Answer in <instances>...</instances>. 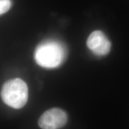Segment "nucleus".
<instances>
[{
	"mask_svg": "<svg viewBox=\"0 0 129 129\" xmlns=\"http://www.w3.org/2000/svg\"><path fill=\"white\" fill-rule=\"evenodd\" d=\"M12 6L10 0H0V16L9 11Z\"/></svg>",
	"mask_w": 129,
	"mask_h": 129,
	"instance_id": "nucleus-5",
	"label": "nucleus"
},
{
	"mask_svg": "<svg viewBox=\"0 0 129 129\" xmlns=\"http://www.w3.org/2000/svg\"><path fill=\"white\" fill-rule=\"evenodd\" d=\"M67 121L65 111L54 108L43 113L38 120V125L43 129H59L67 124Z\"/></svg>",
	"mask_w": 129,
	"mask_h": 129,
	"instance_id": "nucleus-3",
	"label": "nucleus"
},
{
	"mask_svg": "<svg viewBox=\"0 0 129 129\" xmlns=\"http://www.w3.org/2000/svg\"><path fill=\"white\" fill-rule=\"evenodd\" d=\"M86 44L90 50L98 56L106 55L111 50V42L101 30H94L90 34Z\"/></svg>",
	"mask_w": 129,
	"mask_h": 129,
	"instance_id": "nucleus-4",
	"label": "nucleus"
},
{
	"mask_svg": "<svg viewBox=\"0 0 129 129\" xmlns=\"http://www.w3.org/2000/svg\"><path fill=\"white\" fill-rule=\"evenodd\" d=\"M67 53L64 47L57 41H47L37 47L35 59L40 67L54 68L60 65L65 59Z\"/></svg>",
	"mask_w": 129,
	"mask_h": 129,
	"instance_id": "nucleus-1",
	"label": "nucleus"
},
{
	"mask_svg": "<svg viewBox=\"0 0 129 129\" xmlns=\"http://www.w3.org/2000/svg\"><path fill=\"white\" fill-rule=\"evenodd\" d=\"M1 96L8 106L14 109L22 108L28 101V85L20 78L7 81L3 85Z\"/></svg>",
	"mask_w": 129,
	"mask_h": 129,
	"instance_id": "nucleus-2",
	"label": "nucleus"
}]
</instances>
